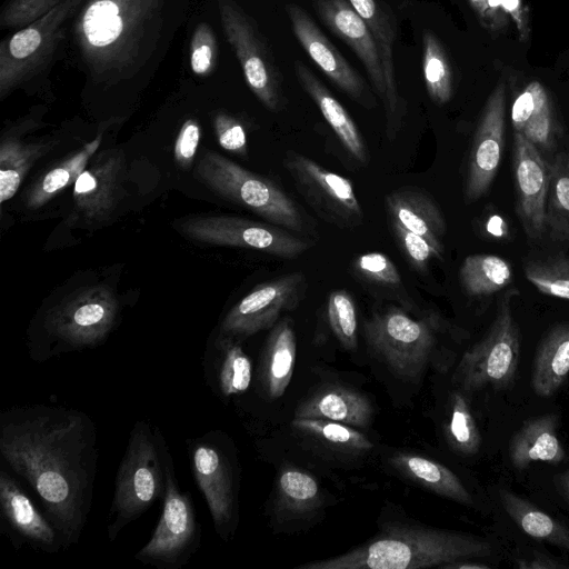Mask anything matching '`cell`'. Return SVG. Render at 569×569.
Instances as JSON below:
<instances>
[{
  "instance_id": "19",
  "label": "cell",
  "mask_w": 569,
  "mask_h": 569,
  "mask_svg": "<svg viewBox=\"0 0 569 569\" xmlns=\"http://www.w3.org/2000/svg\"><path fill=\"white\" fill-rule=\"evenodd\" d=\"M321 21L342 39L362 62L382 104L388 89L379 48L369 27L348 0H311Z\"/></svg>"
},
{
  "instance_id": "31",
  "label": "cell",
  "mask_w": 569,
  "mask_h": 569,
  "mask_svg": "<svg viewBox=\"0 0 569 569\" xmlns=\"http://www.w3.org/2000/svg\"><path fill=\"white\" fill-rule=\"evenodd\" d=\"M511 123L516 133L523 136L537 148L547 149L552 146L555 118L547 91L540 82H529L517 94L511 108Z\"/></svg>"
},
{
  "instance_id": "43",
  "label": "cell",
  "mask_w": 569,
  "mask_h": 569,
  "mask_svg": "<svg viewBox=\"0 0 569 569\" xmlns=\"http://www.w3.org/2000/svg\"><path fill=\"white\" fill-rule=\"evenodd\" d=\"M351 270L360 280L376 287L402 290L400 273L388 256L379 251L366 252L355 258Z\"/></svg>"
},
{
  "instance_id": "29",
  "label": "cell",
  "mask_w": 569,
  "mask_h": 569,
  "mask_svg": "<svg viewBox=\"0 0 569 569\" xmlns=\"http://www.w3.org/2000/svg\"><path fill=\"white\" fill-rule=\"evenodd\" d=\"M509 455L519 470L536 461L560 463L566 452L557 435V417L548 413L523 422L510 441Z\"/></svg>"
},
{
  "instance_id": "4",
  "label": "cell",
  "mask_w": 569,
  "mask_h": 569,
  "mask_svg": "<svg viewBox=\"0 0 569 569\" xmlns=\"http://www.w3.org/2000/svg\"><path fill=\"white\" fill-rule=\"evenodd\" d=\"M172 466L169 447L159 427L149 420H137L114 479L106 527L110 542L157 501H163Z\"/></svg>"
},
{
  "instance_id": "20",
  "label": "cell",
  "mask_w": 569,
  "mask_h": 569,
  "mask_svg": "<svg viewBox=\"0 0 569 569\" xmlns=\"http://www.w3.org/2000/svg\"><path fill=\"white\" fill-rule=\"evenodd\" d=\"M124 176V159L118 150L103 151L73 183V206L87 222L104 220L114 209Z\"/></svg>"
},
{
  "instance_id": "25",
  "label": "cell",
  "mask_w": 569,
  "mask_h": 569,
  "mask_svg": "<svg viewBox=\"0 0 569 569\" xmlns=\"http://www.w3.org/2000/svg\"><path fill=\"white\" fill-rule=\"evenodd\" d=\"M386 210L391 221L423 237L441 256L446 220L435 200L416 187H402L385 198Z\"/></svg>"
},
{
  "instance_id": "5",
  "label": "cell",
  "mask_w": 569,
  "mask_h": 569,
  "mask_svg": "<svg viewBox=\"0 0 569 569\" xmlns=\"http://www.w3.org/2000/svg\"><path fill=\"white\" fill-rule=\"evenodd\" d=\"M440 319L435 315L411 318L395 306L377 310L363 323L371 355L397 378L416 382L428 369L447 370L452 360L439 343Z\"/></svg>"
},
{
  "instance_id": "6",
  "label": "cell",
  "mask_w": 569,
  "mask_h": 569,
  "mask_svg": "<svg viewBox=\"0 0 569 569\" xmlns=\"http://www.w3.org/2000/svg\"><path fill=\"white\" fill-rule=\"evenodd\" d=\"M119 302L106 286L77 291L50 308L29 342V356L44 362L60 355L96 348L116 327Z\"/></svg>"
},
{
  "instance_id": "39",
  "label": "cell",
  "mask_w": 569,
  "mask_h": 569,
  "mask_svg": "<svg viewBox=\"0 0 569 569\" xmlns=\"http://www.w3.org/2000/svg\"><path fill=\"white\" fill-rule=\"evenodd\" d=\"M545 223L553 240L569 242V167L566 152L558 153L549 164Z\"/></svg>"
},
{
  "instance_id": "9",
  "label": "cell",
  "mask_w": 569,
  "mask_h": 569,
  "mask_svg": "<svg viewBox=\"0 0 569 569\" xmlns=\"http://www.w3.org/2000/svg\"><path fill=\"white\" fill-rule=\"evenodd\" d=\"M226 38L241 66L247 86L270 111L284 106L283 78L256 22L234 1L217 0Z\"/></svg>"
},
{
  "instance_id": "21",
  "label": "cell",
  "mask_w": 569,
  "mask_h": 569,
  "mask_svg": "<svg viewBox=\"0 0 569 569\" xmlns=\"http://www.w3.org/2000/svg\"><path fill=\"white\" fill-rule=\"evenodd\" d=\"M0 507L10 529L34 549L50 553L64 549L53 523L3 468L0 470Z\"/></svg>"
},
{
  "instance_id": "2",
  "label": "cell",
  "mask_w": 569,
  "mask_h": 569,
  "mask_svg": "<svg viewBox=\"0 0 569 569\" xmlns=\"http://www.w3.org/2000/svg\"><path fill=\"white\" fill-rule=\"evenodd\" d=\"M164 0H86L73 24L80 56L97 82L136 76L161 36Z\"/></svg>"
},
{
  "instance_id": "54",
  "label": "cell",
  "mask_w": 569,
  "mask_h": 569,
  "mask_svg": "<svg viewBox=\"0 0 569 569\" xmlns=\"http://www.w3.org/2000/svg\"><path fill=\"white\" fill-rule=\"evenodd\" d=\"M566 154H567V161H568V167H569V149L566 151Z\"/></svg>"
},
{
  "instance_id": "17",
  "label": "cell",
  "mask_w": 569,
  "mask_h": 569,
  "mask_svg": "<svg viewBox=\"0 0 569 569\" xmlns=\"http://www.w3.org/2000/svg\"><path fill=\"white\" fill-rule=\"evenodd\" d=\"M284 8L297 40L310 59L351 99L366 109L375 108V96L363 78L323 34L310 14L295 3H287Z\"/></svg>"
},
{
  "instance_id": "34",
  "label": "cell",
  "mask_w": 569,
  "mask_h": 569,
  "mask_svg": "<svg viewBox=\"0 0 569 569\" xmlns=\"http://www.w3.org/2000/svg\"><path fill=\"white\" fill-rule=\"evenodd\" d=\"M499 498L505 511L526 535L555 545L569 555V529L566 526L507 489L499 491Z\"/></svg>"
},
{
  "instance_id": "30",
  "label": "cell",
  "mask_w": 569,
  "mask_h": 569,
  "mask_svg": "<svg viewBox=\"0 0 569 569\" xmlns=\"http://www.w3.org/2000/svg\"><path fill=\"white\" fill-rule=\"evenodd\" d=\"M389 463L403 478L429 491L461 505H473V498L460 478L438 461L416 453L395 452Z\"/></svg>"
},
{
  "instance_id": "46",
  "label": "cell",
  "mask_w": 569,
  "mask_h": 569,
  "mask_svg": "<svg viewBox=\"0 0 569 569\" xmlns=\"http://www.w3.org/2000/svg\"><path fill=\"white\" fill-rule=\"evenodd\" d=\"M218 44L211 27L201 22L197 26L190 43V66L197 76H208L216 67Z\"/></svg>"
},
{
  "instance_id": "15",
  "label": "cell",
  "mask_w": 569,
  "mask_h": 569,
  "mask_svg": "<svg viewBox=\"0 0 569 569\" xmlns=\"http://www.w3.org/2000/svg\"><path fill=\"white\" fill-rule=\"evenodd\" d=\"M307 292V279L292 272L254 287L224 316L219 336L243 339L273 327L279 317L296 309Z\"/></svg>"
},
{
  "instance_id": "45",
  "label": "cell",
  "mask_w": 569,
  "mask_h": 569,
  "mask_svg": "<svg viewBox=\"0 0 569 569\" xmlns=\"http://www.w3.org/2000/svg\"><path fill=\"white\" fill-rule=\"evenodd\" d=\"M62 0H10L0 13L3 29L24 28L46 16Z\"/></svg>"
},
{
  "instance_id": "36",
  "label": "cell",
  "mask_w": 569,
  "mask_h": 569,
  "mask_svg": "<svg viewBox=\"0 0 569 569\" xmlns=\"http://www.w3.org/2000/svg\"><path fill=\"white\" fill-rule=\"evenodd\" d=\"M50 148V143L23 142L11 136L2 138L0 143L1 204L16 194L30 168Z\"/></svg>"
},
{
  "instance_id": "44",
  "label": "cell",
  "mask_w": 569,
  "mask_h": 569,
  "mask_svg": "<svg viewBox=\"0 0 569 569\" xmlns=\"http://www.w3.org/2000/svg\"><path fill=\"white\" fill-rule=\"evenodd\" d=\"M391 229L403 256L418 272L425 273L431 259L442 257L423 237L400 223L391 221Z\"/></svg>"
},
{
  "instance_id": "3",
  "label": "cell",
  "mask_w": 569,
  "mask_h": 569,
  "mask_svg": "<svg viewBox=\"0 0 569 569\" xmlns=\"http://www.w3.org/2000/svg\"><path fill=\"white\" fill-rule=\"evenodd\" d=\"M491 545L476 536L418 525L385 526L365 543L299 569H419L488 557Z\"/></svg>"
},
{
  "instance_id": "12",
  "label": "cell",
  "mask_w": 569,
  "mask_h": 569,
  "mask_svg": "<svg viewBox=\"0 0 569 569\" xmlns=\"http://www.w3.org/2000/svg\"><path fill=\"white\" fill-rule=\"evenodd\" d=\"M86 0H62L33 23L0 43V98L4 99L43 66L63 37L66 21Z\"/></svg>"
},
{
  "instance_id": "26",
  "label": "cell",
  "mask_w": 569,
  "mask_h": 569,
  "mask_svg": "<svg viewBox=\"0 0 569 569\" xmlns=\"http://www.w3.org/2000/svg\"><path fill=\"white\" fill-rule=\"evenodd\" d=\"M291 427L305 447L328 458L353 460L373 447L357 428L332 420L295 418Z\"/></svg>"
},
{
  "instance_id": "28",
  "label": "cell",
  "mask_w": 569,
  "mask_h": 569,
  "mask_svg": "<svg viewBox=\"0 0 569 569\" xmlns=\"http://www.w3.org/2000/svg\"><path fill=\"white\" fill-rule=\"evenodd\" d=\"M297 360V338L289 318L277 322L267 339L260 368L259 381L264 395L276 400L290 385Z\"/></svg>"
},
{
  "instance_id": "37",
  "label": "cell",
  "mask_w": 569,
  "mask_h": 569,
  "mask_svg": "<svg viewBox=\"0 0 569 569\" xmlns=\"http://www.w3.org/2000/svg\"><path fill=\"white\" fill-rule=\"evenodd\" d=\"M442 431L449 446L459 455L472 456L479 451L481 436L467 393L457 387L447 399Z\"/></svg>"
},
{
  "instance_id": "8",
  "label": "cell",
  "mask_w": 569,
  "mask_h": 569,
  "mask_svg": "<svg viewBox=\"0 0 569 569\" xmlns=\"http://www.w3.org/2000/svg\"><path fill=\"white\" fill-rule=\"evenodd\" d=\"M517 293V289H509L501 296L488 332L462 355L455 369L452 383L467 395L485 387L506 389L516 377L520 332L511 300Z\"/></svg>"
},
{
  "instance_id": "24",
  "label": "cell",
  "mask_w": 569,
  "mask_h": 569,
  "mask_svg": "<svg viewBox=\"0 0 569 569\" xmlns=\"http://www.w3.org/2000/svg\"><path fill=\"white\" fill-rule=\"evenodd\" d=\"M295 418L327 419L355 428H367L372 422L373 408L359 390L328 383L317 388L299 403Z\"/></svg>"
},
{
  "instance_id": "33",
  "label": "cell",
  "mask_w": 569,
  "mask_h": 569,
  "mask_svg": "<svg viewBox=\"0 0 569 569\" xmlns=\"http://www.w3.org/2000/svg\"><path fill=\"white\" fill-rule=\"evenodd\" d=\"M212 360L213 390L223 398L246 392L252 380V363L240 345V340L219 336L214 343Z\"/></svg>"
},
{
  "instance_id": "18",
  "label": "cell",
  "mask_w": 569,
  "mask_h": 569,
  "mask_svg": "<svg viewBox=\"0 0 569 569\" xmlns=\"http://www.w3.org/2000/svg\"><path fill=\"white\" fill-rule=\"evenodd\" d=\"M513 147L516 211L526 234L538 239L546 231L549 164L539 149L520 133L515 132Z\"/></svg>"
},
{
  "instance_id": "22",
  "label": "cell",
  "mask_w": 569,
  "mask_h": 569,
  "mask_svg": "<svg viewBox=\"0 0 569 569\" xmlns=\"http://www.w3.org/2000/svg\"><path fill=\"white\" fill-rule=\"evenodd\" d=\"M348 2L369 27L378 44L388 89L387 101L383 104L386 133L389 139H393L400 131L406 116V102L399 94L393 63L396 21L380 0H348Z\"/></svg>"
},
{
  "instance_id": "51",
  "label": "cell",
  "mask_w": 569,
  "mask_h": 569,
  "mask_svg": "<svg viewBox=\"0 0 569 569\" xmlns=\"http://www.w3.org/2000/svg\"><path fill=\"white\" fill-rule=\"evenodd\" d=\"M443 568L449 569H488L489 566L486 563L477 562L472 559H462L458 560L456 562L449 563L445 566Z\"/></svg>"
},
{
  "instance_id": "11",
  "label": "cell",
  "mask_w": 569,
  "mask_h": 569,
  "mask_svg": "<svg viewBox=\"0 0 569 569\" xmlns=\"http://www.w3.org/2000/svg\"><path fill=\"white\" fill-rule=\"evenodd\" d=\"M184 237L212 246L259 250L284 259L296 258L313 246L270 222H259L229 214H196L174 224Z\"/></svg>"
},
{
  "instance_id": "53",
  "label": "cell",
  "mask_w": 569,
  "mask_h": 569,
  "mask_svg": "<svg viewBox=\"0 0 569 569\" xmlns=\"http://www.w3.org/2000/svg\"><path fill=\"white\" fill-rule=\"evenodd\" d=\"M555 482L563 497L569 500V469L556 476Z\"/></svg>"
},
{
  "instance_id": "49",
  "label": "cell",
  "mask_w": 569,
  "mask_h": 569,
  "mask_svg": "<svg viewBox=\"0 0 569 569\" xmlns=\"http://www.w3.org/2000/svg\"><path fill=\"white\" fill-rule=\"evenodd\" d=\"M502 10L517 27L519 38L526 41L530 33L529 16L522 0H502Z\"/></svg>"
},
{
  "instance_id": "14",
  "label": "cell",
  "mask_w": 569,
  "mask_h": 569,
  "mask_svg": "<svg viewBox=\"0 0 569 569\" xmlns=\"http://www.w3.org/2000/svg\"><path fill=\"white\" fill-rule=\"evenodd\" d=\"M283 166L300 194L322 219L345 229L362 224L363 211L350 179L292 150L286 152Z\"/></svg>"
},
{
  "instance_id": "13",
  "label": "cell",
  "mask_w": 569,
  "mask_h": 569,
  "mask_svg": "<svg viewBox=\"0 0 569 569\" xmlns=\"http://www.w3.org/2000/svg\"><path fill=\"white\" fill-rule=\"evenodd\" d=\"M200 538V523L190 493L180 489L172 466L157 527L134 559L159 569H179L198 550Z\"/></svg>"
},
{
  "instance_id": "47",
  "label": "cell",
  "mask_w": 569,
  "mask_h": 569,
  "mask_svg": "<svg viewBox=\"0 0 569 569\" xmlns=\"http://www.w3.org/2000/svg\"><path fill=\"white\" fill-rule=\"evenodd\" d=\"M213 127L222 149L242 157L247 156V134L237 118L219 111L214 114Z\"/></svg>"
},
{
  "instance_id": "16",
  "label": "cell",
  "mask_w": 569,
  "mask_h": 569,
  "mask_svg": "<svg viewBox=\"0 0 569 569\" xmlns=\"http://www.w3.org/2000/svg\"><path fill=\"white\" fill-rule=\"evenodd\" d=\"M506 87L497 83L489 96L471 144L465 197L469 202L490 188L501 162L505 144Z\"/></svg>"
},
{
  "instance_id": "41",
  "label": "cell",
  "mask_w": 569,
  "mask_h": 569,
  "mask_svg": "<svg viewBox=\"0 0 569 569\" xmlns=\"http://www.w3.org/2000/svg\"><path fill=\"white\" fill-rule=\"evenodd\" d=\"M526 278L541 293L569 300V257L558 254L528 262Z\"/></svg>"
},
{
  "instance_id": "42",
  "label": "cell",
  "mask_w": 569,
  "mask_h": 569,
  "mask_svg": "<svg viewBox=\"0 0 569 569\" xmlns=\"http://www.w3.org/2000/svg\"><path fill=\"white\" fill-rule=\"evenodd\" d=\"M327 319L340 346L355 351L358 348V318L355 300L345 289L330 292L327 301Z\"/></svg>"
},
{
  "instance_id": "32",
  "label": "cell",
  "mask_w": 569,
  "mask_h": 569,
  "mask_svg": "<svg viewBox=\"0 0 569 569\" xmlns=\"http://www.w3.org/2000/svg\"><path fill=\"white\" fill-rule=\"evenodd\" d=\"M569 375V323L552 327L540 341L531 371V388L540 397L552 396Z\"/></svg>"
},
{
  "instance_id": "35",
  "label": "cell",
  "mask_w": 569,
  "mask_h": 569,
  "mask_svg": "<svg viewBox=\"0 0 569 569\" xmlns=\"http://www.w3.org/2000/svg\"><path fill=\"white\" fill-rule=\"evenodd\" d=\"M100 143L101 134L42 174L29 188L24 199L26 206L37 210L48 203L57 193L74 183Z\"/></svg>"
},
{
  "instance_id": "52",
  "label": "cell",
  "mask_w": 569,
  "mask_h": 569,
  "mask_svg": "<svg viewBox=\"0 0 569 569\" xmlns=\"http://www.w3.org/2000/svg\"><path fill=\"white\" fill-rule=\"evenodd\" d=\"M468 2L476 12L480 23L485 27L488 12V0H468Z\"/></svg>"
},
{
  "instance_id": "38",
  "label": "cell",
  "mask_w": 569,
  "mask_h": 569,
  "mask_svg": "<svg viewBox=\"0 0 569 569\" xmlns=\"http://www.w3.org/2000/svg\"><path fill=\"white\" fill-rule=\"evenodd\" d=\"M459 278L463 290L470 297H483L506 288L512 280V271L505 259L478 253L463 260Z\"/></svg>"
},
{
  "instance_id": "27",
  "label": "cell",
  "mask_w": 569,
  "mask_h": 569,
  "mask_svg": "<svg viewBox=\"0 0 569 569\" xmlns=\"http://www.w3.org/2000/svg\"><path fill=\"white\" fill-rule=\"evenodd\" d=\"M293 70L298 82L316 103L342 147L353 159L366 166L369 161L367 147L349 112L302 61L296 60Z\"/></svg>"
},
{
  "instance_id": "50",
  "label": "cell",
  "mask_w": 569,
  "mask_h": 569,
  "mask_svg": "<svg viewBox=\"0 0 569 569\" xmlns=\"http://www.w3.org/2000/svg\"><path fill=\"white\" fill-rule=\"evenodd\" d=\"M516 566L520 569H563L568 568L567 565L562 563L556 558L550 556L535 552L529 558L517 559Z\"/></svg>"
},
{
  "instance_id": "7",
  "label": "cell",
  "mask_w": 569,
  "mask_h": 569,
  "mask_svg": "<svg viewBox=\"0 0 569 569\" xmlns=\"http://www.w3.org/2000/svg\"><path fill=\"white\" fill-rule=\"evenodd\" d=\"M196 176L216 194L267 222L297 232L307 229L299 207L281 187L216 151H208L200 158Z\"/></svg>"
},
{
  "instance_id": "23",
  "label": "cell",
  "mask_w": 569,
  "mask_h": 569,
  "mask_svg": "<svg viewBox=\"0 0 569 569\" xmlns=\"http://www.w3.org/2000/svg\"><path fill=\"white\" fill-rule=\"evenodd\" d=\"M322 506V491L312 475L292 466L280 470L272 499V516L280 526L307 525L316 519Z\"/></svg>"
},
{
  "instance_id": "40",
  "label": "cell",
  "mask_w": 569,
  "mask_h": 569,
  "mask_svg": "<svg viewBox=\"0 0 569 569\" xmlns=\"http://www.w3.org/2000/svg\"><path fill=\"white\" fill-rule=\"evenodd\" d=\"M422 72L430 99L447 103L452 96V71L440 40L429 30L422 37Z\"/></svg>"
},
{
  "instance_id": "48",
  "label": "cell",
  "mask_w": 569,
  "mask_h": 569,
  "mask_svg": "<svg viewBox=\"0 0 569 569\" xmlns=\"http://www.w3.org/2000/svg\"><path fill=\"white\" fill-rule=\"evenodd\" d=\"M201 130L196 119H187L177 136L173 153L176 162L183 169L191 167L198 150Z\"/></svg>"
},
{
  "instance_id": "1",
  "label": "cell",
  "mask_w": 569,
  "mask_h": 569,
  "mask_svg": "<svg viewBox=\"0 0 569 569\" xmlns=\"http://www.w3.org/2000/svg\"><path fill=\"white\" fill-rule=\"evenodd\" d=\"M0 455L37 493L64 549L78 543L91 510L98 470L92 419L64 406L11 407L0 415Z\"/></svg>"
},
{
  "instance_id": "10",
  "label": "cell",
  "mask_w": 569,
  "mask_h": 569,
  "mask_svg": "<svg viewBox=\"0 0 569 569\" xmlns=\"http://www.w3.org/2000/svg\"><path fill=\"white\" fill-rule=\"evenodd\" d=\"M194 481L209 508L218 536L228 541L238 523L237 473L226 436L211 431L189 440Z\"/></svg>"
}]
</instances>
